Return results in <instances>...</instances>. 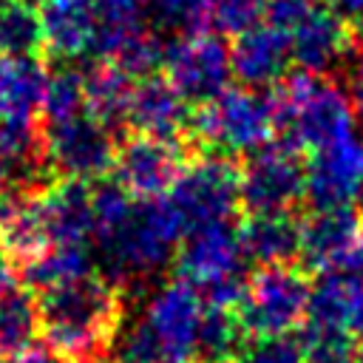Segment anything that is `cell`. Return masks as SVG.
Here are the masks:
<instances>
[{
	"instance_id": "cell-41",
	"label": "cell",
	"mask_w": 363,
	"mask_h": 363,
	"mask_svg": "<svg viewBox=\"0 0 363 363\" xmlns=\"http://www.w3.org/2000/svg\"><path fill=\"white\" fill-rule=\"evenodd\" d=\"M357 31H360V40H363V26H360V28H357Z\"/></svg>"
},
{
	"instance_id": "cell-25",
	"label": "cell",
	"mask_w": 363,
	"mask_h": 363,
	"mask_svg": "<svg viewBox=\"0 0 363 363\" xmlns=\"http://www.w3.org/2000/svg\"><path fill=\"white\" fill-rule=\"evenodd\" d=\"M91 272H94V261H91L88 244H51L37 255L26 258V267H23L26 281L43 292L79 281Z\"/></svg>"
},
{
	"instance_id": "cell-26",
	"label": "cell",
	"mask_w": 363,
	"mask_h": 363,
	"mask_svg": "<svg viewBox=\"0 0 363 363\" xmlns=\"http://www.w3.org/2000/svg\"><path fill=\"white\" fill-rule=\"evenodd\" d=\"M244 349V329L235 309L204 306V318L196 337V360L199 363H233Z\"/></svg>"
},
{
	"instance_id": "cell-21",
	"label": "cell",
	"mask_w": 363,
	"mask_h": 363,
	"mask_svg": "<svg viewBox=\"0 0 363 363\" xmlns=\"http://www.w3.org/2000/svg\"><path fill=\"white\" fill-rule=\"evenodd\" d=\"M306 320L340 326L363 343V278L346 272H323L312 286Z\"/></svg>"
},
{
	"instance_id": "cell-20",
	"label": "cell",
	"mask_w": 363,
	"mask_h": 363,
	"mask_svg": "<svg viewBox=\"0 0 363 363\" xmlns=\"http://www.w3.org/2000/svg\"><path fill=\"white\" fill-rule=\"evenodd\" d=\"M128 122L142 136L173 139L184 128H190L187 99L162 77H145L133 88V99L128 108Z\"/></svg>"
},
{
	"instance_id": "cell-38",
	"label": "cell",
	"mask_w": 363,
	"mask_h": 363,
	"mask_svg": "<svg viewBox=\"0 0 363 363\" xmlns=\"http://www.w3.org/2000/svg\"><path fill=\"white\" fill-rule=\"evenodd\" d=\"M349 99L354 108V119L363 125V60L354 65V71L349 77Z\"/></svg>"
},
{
	"instance_id": "cell-32",
	"label": "cell",
	"mask_w": 363,
	"mask_h": 363,
	"mask_svg": "<svg viewBox=\"0 0 363 363\" xmlns=\"http://www.w3.org/2000/svg\"><path fill=\"white\" fill-rule=\"evenodd\" d=\"M34 170V130H0V196L26 184Z\"/></svg>"
},
{
	"instance_id": "cell-24",
	"label": "cell",
	"mask_w": 363,
	"mask_h": 363,
	"mask_svg": "<svg viewBox=\"0 0 363 363\" xmlns=\"http://www.w3.org/2000/svg\"><path fill=\"white\" fill-rule=\"evenodd\" d=\"M85 108L91 116L102 119L105 125H116L122 119H128V108L133 99V77L125 74L119 65L113 62H99L91 65L85 74Z\"/></svg>"
},
{
	"instance_id": "cell-6",
	"label": "cell",
	"mask_w": 363,
	"mask_h": 363,
	"mask_svg": "<svg viewBox=\"0 0 363 363\" xmlns=\"http://www.w3.org/2000/svg\"><path fill=\"white\" fill-rule=\"evenodd\" d=\"M312 286L306 272L295 264L258 267L244 286V298L235 309L244 335L278 337L289 335L306 320Z\"/></svg>"
},
{
	"instance_id": "cell-36",
	"label": "cell",
	"mask_w": 363,
	"mask_h": 363,
	"mask_svg": "<svg viewBox=\"0 0 363 363\" xmlns=\"http://www.w3.org/2000/svg\"><path fill=\"white\" fill-rule=\"evenodd\" d=\"M17 363H68V357H62L51 343H28L17 352Z\"/></svg>"
},
{
	"instance_id": "cell-10",
	"label": "cell",
	"mask_w": 363,
	"mask_h": 363,
	"mask_svg": "<svg viewBox=\"0 0 363 363\" xmlns=\"http://www.w3.org/2000/svg\"><path fill=\"white\" fill-rule=\"evenodd\" d=\"M43 150L48 164L77 182L105 176L116 162V142L111 125L91 113H79L65 122H48Z\"/></svg>"
},
{
	"instance_id": "cell-34",
	"label": "cell",
	"mask_w": 363,
	"mask_h": 363,
	"mask_svg": "<svg viewBox=\"0 0 363 363\" xmlns=\"http://www.w3.org/2000/svg\"><path fill=\"white\" fill-rule=\"evenodd\" d=\"M147 14L182 34L207 31V0H147Z\"/></svg>"
},
{
	"instance_id": "cell-28",
	"label": "cell",
	"mask_w": 363,
	"mask_h": 363,
	"mask_svg": "<svg viewBox=\"0 0 363 363\" xmlns=\"http://www.w3.org/2000/svg\"><path fill=\"white\" fill-rule=\"evenodd\" d=\"M40 326V306L20 284L0 286V352H20L34 343Z\"/></svg>"
},
{
	"instance_id": "cell-14",
	"label": "cell",
	"mask_w": 363,
	"mask_h": 363,
	"mask_svg": "<svg viewBox=\"0 0 363 363\" xmlns=\"http://www.w3.org/2000/svg\"><path fill=\"white\" fill-rule=\"evenodd\" d=\"M363 235V216L354 207H315L301 221V252L303 264L318 272L340 267L346 252Z\"/></svg>"
},
{
	"instance_id": "cell-29",
	"label": "cell",
	"mask_w": 363,
	"mask_h": 363,
	"mask_svg": "<svg viewBox=\"0 0 363 363\" xmlns=\"http://www.w3.org/2000/svg\"><path fill=\"white\" fill-rule=\"evenodd\" d=\"M43 48L40 11L31 0H0V57H34Z\"/></svg>"
},
{
	"instance_id": "cell-23",
	"label": "cell",
	"mask_w": 363,
	"mask_h": 363,
	"mask_svg": "<svg viewBox=\"0 0 363 363\" xmlns=\"http://www.w3.org/2000/svg\"><path fill=\"white\" fill-rule=\"evenodd\" d=\"M0 247L23 261L48 247L40 199L26 190H11L0 196Z\"/></svg>"
},
{
	"instance_id": "cell-30",
	"label": "cell",
	"mask_w": 363,
	"mask_h": 363,
	"mask_svg": "<svg viewBox=\"0 0 363 363\" xmlns=\"http://www.w3.org/2000/svg\"><path fill=\"white\" fill-rule=\"evenodd\" d=\"M298 340L306 363H357V337L340 326L303 320V335Z\"/></svg>"
},
{
	"instance_id": "cell-15",
	"label": "cell",
	"mask_w": 363,
	"mask_h": 363,
	"mask_svg": "<svg viewBox=\"0 0 363 363\" xmlns=\"http://www.w3.org/2000/svg\"><path fill=\"white\" fill-rule=\"evenodd\" d=\"M233 77L247 88H272L286 77L292 62L289 37L269 23H255L252 28L235 34L230 45Z\"/></svg>"
},
{
	"instance_id": "cell-1",
	"label": "cell",
	"mask_w": 363,
	"mask_h": 363,
	"mask_svg": "<svg viewBox=\"0 0 363 363\" xmlns=\"http://www.w3.org/2000/svg\"><path fill=\"white\" fill-rule=\"evenodd\" d=\"M40 323L45 343H51L68 360H91L105 352L122 323L119 284L99 275L54 286L43 295Z\"/></svg>"
},
{
	"instance_id": "cell-11",
	"label": "cell",
	"mask_w": 363,
	"mask_h": 363,
	"mask_svg": "<svg viewBox=\"0 0 363 363\" xmlns=\"http://www.w3.org/2000/svg\"><path fill=\"white\" fill-rule=\"evenodd\" d=\"M204 306L207 303H204L201 292L184 278L162 284L147 298L142 326L156 340L164 363H190L193 360Z\"/></svg>"
},
{
	"instance_id": "cell-12",
	"label": "cell",
	"mask_w": 363,
	"mask_h": 363,
	"mask_svg": "<svg viewBox=\"0 0 363 363\" xmlns=\"http://www.w3.org/2000/svg\"><path fill=\"white\" fill-rule=\"evenodd\" d=\"M306 196L315 207H354L363 199V136L357 130L309 153Z\"/></svg>"
},
{
	"instance_id": "cell-7",
	"label": "cell",
	"mask_w": 363,
	"mask_h": 363,
	"mask_svg": "<svg viewBox=\"0 0 363 363\" xmlns=\"http://www.w3.org/2000/svg\"><path fill=\"white\" fill-rule=\"evenodd\" d=\"M170 204L182 216L187 233L204 224L230 221L241 204V167L218 153L190 162L170 190Z\"/></svg>"
},
{
	"instance_id": "cell-18",
	"label": "cell",
	"mask_w": 363,
	"mask_h": 363,
	"mask_svg": "<svg viewBox=\"0 0 363 363\" xmlns=\"http://www.w3.org/2000/svg\"><path fill=\"white\" fill-rule=\"evenodd\" d=\"M43 227L51 244H88L94 238V196L85 182L68 179L37 193Z\"/></svg>"
},
{
	"instance_id": "cell-31",
	"label": "cell",
	"mask_w": 363,
	"mask_h": 363,
	"mask_svg": "<svg viewBox=\"0 0 363 363\" xmlns=\"http://www.w3.org/2000/svg\"><path fill=\"white\" fill-rule=\"evenodd\" d=\"M43 113L48 122H65L79 113H88L85 108V79L74 68H57L45 79L43 91Z\"/></svg>"
},
{
	"instance_id": "cell-40",
	"label": "cell",
	"mask_w": 363,
	"mask_h": 363,
	"mask_svg": "<svg viewBox=\"0 0 363 363\" xmlns=\"http://www.w3.org/2000/svg\"><path fill=\"white\" fill-rule=\"evenodd\" d=\"M0 363H9V357H6V352H0Z\"/></svg>"
},
{
	"instance_id": "cell-9",
	"label": "cell",
	"mask_w": 363,
	"mask_h": 363,
	"mask_svg": "<svg viewBox=\"0 0 363 363\" xmlns=\"http://www.w3.org/2000/svg\"><path fill=\"white\" fill-rule=\"evenodd\" d=\"M306 196V164L286 142L258 147L241 167V204L247 213H289Z\"/></svg>"
},
{
	"instance_id": "cell-19",
	"label": "cell",
	"mask_w": 363,
	"mask_h": 363,
	"mask_svg": "<svg viewBox=\"0 0 363 363\" xmlns=\"http://www.w3.org/2000/svg\"><path fill=\"white\" fill-rule=\"evenodd\" d=\"M48 71L34 57H0V130H31Z\"/></svg>"
},
{
	"instance_id": "cell-39",
	"label": "cell",
	"mask_w": 363,
	"mask_h": 363,
	"mask_svg": "<svg viewBox=\"0 0 363 363\" xmlns=\"http://www.w3.org/2000/svg\"><path fill=\"white\" fill-rule=\"evenodd\" d=\"M9 281H14V278H11V269H9L6 252H3V247H0V286H3V284H9Z\"/></svg>"
},
{
	"instance_id": "cell-8",
	"label": "cell",
	"mask_w": 363,
	"mask_h": 363,
	"mask_svg": "<svg viewBox=\"0 0 363 363\" xmlns=\"http://www.w3.org/2000/svg\"><path fill=\"white\" fill-rule=\"evenodd\" d=\"M164 79L193 105L221 96L233 79L230 48L218 34L187 31L164 45Z\"/></svg>"
},
{
	"instance_id": "cell-27",
	"label": "cell",
	"mask_w": 363,
	"mask_h": 363,
	"mask_svg": "<svg viewBox=\"0 0 363 363\" xmlns=\"http://www.w3.org/2000/svg\"><path fill=\"white\" fill-rule=\"evenodd\" d=\"M147 0H96V43L105 60H111L130 37L145 31Z\"/></svg>"
},
{
	"instance_id": "cell-2",
	"label": "cell",
	"mask_w": 363,
	"mask_h": 363,
	"mask_svg": "<svg viewBox=\"0 0 363 363\" xmlns=\"http://www.w3.org/2000/svg\"><path fill=\"white\" fill-rule=\"evenodd\" d=\"M187 233L170 199H133L130 210L94 233L102 267L113 284L159 272Z\"/></svg>"
},
{
	"instance_id": "cell-3",
	"label": "cell",
	"mask_w": 363,
	"mask_h": 363,
	"mask_svg": "<svg viewBox=\"0 0 363 363\" xmlns=\"http://www.w3.org/2000/svg\"><path fill=\"white\" fill-rule=\"evenodd\" d=\"M275 133L295 150H318L354 130V108L349 94L309 71H292L269 91Z\"/></svg>"
},
{
	"instance_id": "cell-22",
	"label": "cell",
	"mask_w": 363,
	"mask_h": 363,
	"mask_svg": "<svg viewBox=\"0 0 363 363\" xmlns=\"http://www.w3.org/2000/svg\"><path fill=\"white\" fill-rule=\"evenodd\" d=\"M244 255L258 267L292 264L301 252V224L289 213H250L238 227Z\"/></svg>"
},
{
	"instance_id": "cell-42",
	"label": "cell",
	"mask_w": 363,
	"mask_h": 363,
	"mask_svg": "<svg viewBox=\"0 0 363 363\" xmlns=\"http://www.w3.org/2000/svg\"><path fill=\"white\" fill-rule=\"evenodd\" d=\"M85 363H91V360H85Z\"/></svg>"
},
{
	"instance_id": "cell-33",
	"label": "cell",
	"mask_w": 363,
	"mask_h": 363,
	"mask_svg": "<svg viewBox=\"0 0 363 363\" xmlns=\"http://www.w3.org/2000/svg\"><path fill=\"white\" fill-rule=\"evenodd\" d=\"M267 0H207V31L241 34L264 17Z\"/></svg>"
},
{
	"instance_id": "cell-13",
	"label": "cell",
	"mask_w": 363,
	"mask_h": 363,
	"mask_svg": "<svg viewBox=\"0 0 363 363\" xmlns=\"http://www.w3.org/2000/svg\"><path fill=\"white\" fill-rule=\"evenodd\" d=\"M187 167L184 153L170 139L133 136L116 150V182L133 199H162L173 190L182 170Z\"/></svg>"
},
{
	"instance_id": "cell-4",
	"label": "cell",
	"mask_w": 363,
	"mask_h": 363,
	"mask_svg": "<svg viewBox=\"0 0 363 363\" xmlns=\"http://www.w3.org/2000/svg\"><path fill=\"white\" fill-rule=\"evenodd\" d=\"M193 139L218 156L255 153L269 145L275 133L269 94H258V88H227L221 96L199 105L190 116Z\"/></svg>"
},
{
	"instance_id": "cell-17",
	"label": "cell",
	"mask_w": 363,
	"mask_h": 363,
	"mask_svg": "<svg viewBox=\"0 0 363 363\" xmlns=\"http://www.w3.org/2000/svg\"><path fill=\"white\" fill-rule=\"evenodd\" d=\"M43 45L57 60H77L96 43V0H40Z\"/></svg>"
},
{
	"instance_id": "cell-5",
	"label": "cell",
	"mask_w": 363,
	"mask_h": 363,
	"mask_svg": "<svg viewBox=\"0 0 363 363\" xmlns=\"http://www.w3.org/2000/svg\"><path fill=\"white\" fill-rule=\"evenodd\" d=\"M244 258L238 230L230 221L204 224L190 230L179 247V275L201 292L204 303L238 309L247 286Z\"/></svg>"
},
{
	"instance_id": "cell-16",
	"label": "cell",
	"mask_w": 363,
	"mask_h": 363,
	"mask_svg": "<svg viewBox=\"0 0 363 363\" xmlns=\"http://www.w3.org/2000/svg\"><path fill=\"white\" fill-rule=\"evenodd\" d=\"M349 23H343L329 6L320 3H315L306 17L289 31L292 62H298V68L309 74H323L326 68L340 62L349 51Z\"/></svg>"
},
{
	"instance_id": "cell-35",
	"label": "cell",
	"mask_w": 363,
	"mask_h": 363,
	"mask_svg": "<svg viewBox=\"0 0 363 363\" xmlns=\"http://www.w3.org/2000/svg\"><path fill=\"white\" fill-rule=\"evenodd\" d=\"M235 363H306L298 337L278 335V337H255L241 349Z\"/></svg>"
},
{
	"instance_id": "cell-37",
	"label": "cell",
	"mask_w": 363,
	"mask_h": 363,
	"mask_svg": "<svg viewBox=\"0 0 363 363\" xmlns=\"http://www.w3.org/2000/svg\"><path fill=\"white\" fill-rule=\"evenodd\" d=\"M326 6L349 26H363V0H326Z\"/></svg>"
}]
</instances>
